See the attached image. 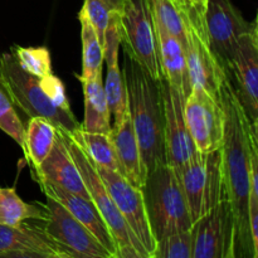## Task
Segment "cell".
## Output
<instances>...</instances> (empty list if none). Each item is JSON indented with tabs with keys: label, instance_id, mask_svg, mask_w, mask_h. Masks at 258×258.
Wrapping results in <instances>:
<instances>
[{
	"label": "cell",
	"instance_id": "6da1fadb",
	"mask_svg": "<svg viewBox=\"0 0 258 258\" xmlns=\"http://www.w3.org/2000/svg\"><path fill=\"white\" fill-rule=\"evenodd\" d=\"M218 100L224 111V139L222 145L224 186L233 211L234 258H253L249 229L251 197V121L239 102L231 80L226 76Z\"/></svg>",
	"mask_w": 258,
	"mask_h": 258
},
{
	"label": "cell",
	"instance_id": "7a4b0ae2",
	"mask_svg": "<svg viewBox=\"0 0 258 258\" xmlns=\"http://www.w3.org/2000/svg\"><path fill=\"white\" fill-rule=\"evenodd\" d=\"M123 55L122 73L131 122L140 146L145 175H148L158 166L168 164L160 81L154 80L125 50Z\"/></svg>",
	"mask_w": 258,
	"mask_h": 258
},
{
	"label": "cell",
	"instance_id": "3957f363",
	"mask_svg": "<svg viewBox=\"0 0 258 258\" xmlns=\"http://www.w3.org/2000/svg\"><path fill=\"white\" fill-rule=\"evenodd\" d=\"M143 194L155 241L191 228L185 194L175 169L169 164L158 166L146 175Z\"/></svg>",
	"mask_w": 258,
	"mask_h": 258
},
{
	"label": "cell",
	"instance_id": "277c9868",
	"mask_svg": "<svg viewBox=\"0 0 258 258\" xmlns=\"http://www.w3.org/2000/svg\"><path fill=\"white\" fill-rule=\"evenodd\" d=\"M0 85L13 105L18 106L29 117L47 118L64 133H75L81 126L72 111L62 110L53 102L42 78L25 72L12 52L0 54Z\"/></svg>",
	"mask_w": 258,
	"mask_h": 258
},
{
	"label": "cell",
	"instance_id": "5b68a950",
	"mask_svg": "<svg viewBox=\"0 0 258 258\" xmlns=\"http://www.w3.org/2000/svg\"><path fill=\"white\" fill-rule=\"evenodd\" d=\"M59 131L64 138L66 145H67L76 165L82 174L86 188L90 193L91 201L97 207L101 216L110 228L111 234L117 246L118 258H150L146 249L136 238L133 229L130 228L127 222L125 221L122 214L116 207L112 197L110 196L105 183L96 169L95 163L90 158L87 151L85 150L82 144L72 133Z\"/></svg>",
	"mask_w": 258,
	"mask_h": 258
},
{
	"label": "cell",
	"instance_id": "8992f818",
	"mask_svg": "<svg viewBox=\"0 0 258 258\" xmlns=\"http://www.w3.org/2000/svg\"><path fill=\"white\" fill-rule=\"evenodd\" d=\"M175 171L193 223L227 198L221 149L207 153L197 151L190 160Z\"/></svg>",
	"mask_w": 258,
	"mask_h": 258
},
{
	"label": "cell",
	"instance_id": "52a82bcc",
	"mask_svg": "<svg viewBox=\"0 0 258 258\" xmlns=\"http://www.w3.org/2000/svg\"><path fill=\"white\" fill-rule=\"evenodd\" d=\"M120 35L123 50L154 80H163L150 0H125L120 17Z\"/></svg>",
	"mask_w": 258,
	"mask_h": 258
},
{
	"label": "cell",
	"instance_id": "ba28073f",
	"mask_svg": "<svg viewBox=\"0 0 258 258\" xmlns=\"http://www.w3.org/2000/svg\"><path fill=\"white\" fill-rule=\"evenodd\" d=\"M184 19L186 27V44L184 50L191 88L201 87L214 97H218L227 73L212 52L204 25V17L191 8L184 13Z\"/></svg>",
	"mask_w": 258,
	"mask_h": 258
},
{
	"label": "cell",
	"instance_id": "9c48e42d",
	"mask_svg": "<svg viewBox=\"0 0 258 258\" xmlns=\"http://www.w3.org/2000/svg\"><path fill=\"white\" fill-rule=\"evenodd\" d=\"M43 207L47 214L43 221V229L62 247L70 258H113L96 237L59 202L47 197Z\"/></svg>",
	"mask_w": 258,
	"mask_h": 258
},
{
	"label": "cell",
	"instance_id": "30bf717a",
	"mask_svg": "<svg viewBox=\"0 0 258 258\" xmlns=\"http://www.w3.org/2000/svg\"><path fill=\"white\" fill-rule=\"evenodd\" d=\"M204 25L212 52L226 71L241 38L253 32V24L242 17L231 0H208Z\"/></svg>",
	"mask_w": 258,
	"mask_h": 258
},
{
	"label": "cell",
	"instance_id": "8fae6325",
	"mask_svg": "<svg viewBox=\"0 0 258 258\" xmlns=\"http://www.w3.org/2000/svg\"><path fill=\"white\" fill-rule=\"evenodd\" d=\"M184 116L197 150L207 153L222 148L226 118L218 97L193 87L184 103Z\"/></svg>",
	"mask_w": 258,
	"mask_h": 258
},
{
	"label": "cell",
	"instance_id": "7c38bea8",
	"mask_svg": "<svg viewBox=\"0 0 258 258\" xmlns=\"http://www.w3.org/2000/svg\"><path fill=\"white\" fill-rule=\"evenodd\" d=\"M193 258H234V217L228 199L194 222Z\"/></svg>",
	"mask_w": 258,
	"mask_h": 258
},
{
	"label": "cell",
	"instance_id": "4fadbf2b",
	"mask_svg": "<svg viewBox=\"0 0 258 258\" xmlns=\"http://www.w3.org/2000/svg\"><path fill=\"white\" fill-rule=\"evenodd\" d=\"M96 169L120 213L133 229L136 238L146 249L149 256L153 258L156 241L149 223L143 189L134 186L125 176L117 171L110 170L100 165H96Z\"/></svg>",
	"mask_w": 258,
	"mask_h": 258
},
{
	"label": "cell",
	"instance_id": "5bb4252c",
	"mask_svg": "<svg viewBox=\"0 0 258 258\" xmlns=\"http://www.w3.org/2000/svg\"><path fill=\"white\" fill-rule=\"evenodd\" d=\"M161 96L164 105V135H165L166 160L175 170H179L190 160L197 150L184 116L185 98L171 87L165 80H160Z\"/></svg>",
	"mask_w": 258,
	"mask_h": 258
},
{
	"label": "cell",
	"instance_id": "9a60e30c",
	"mask_svg": "<svg viewBox=\"0 0 258 258\" xmlns=\"http://www.w3.org/2000/svg\"><path fill=\"white\" fill-rule=\"evenodd\" d=\"M226 73L249 121H253L258 117V48L253 32L241 38Z\"/></svg>",
	"mask_w": 258,
	"mask_h": 258
},
{
	"label": "cell",
	"instance_id": "2e32d148",
	"mask_svg": "<svg viewBox=\"0 0 258 258\" xmlns=\"http://www.w3.org/2000/svg\"><path fill=\"white\" fill-rule=\"evenodd\" d=\"M0 257L70 258L62 247L39 227L0 223Z\"/></svg>",
	"mask_w": 258,
	"mask_h": 258
},
{
	"label": "cell",
	"instance_id": "e0dca14e",
	"mask_svg": "<svg viewBox=\"0 0 258 258\" xmlns=\"http://www.w3.org/2000/svg\"><path fill=\"white\" fill-rule=\"evenodd\" d=\"M121 12H116L112 15L106 30L105 45V62L107 64V75L103 83L107 97L108 106L113 117V126H117L130 115L128 110L127 91H126L125 78L122 70L118 66V48L121 44L120 35V17Z\"/></svg>",
	"mask_w": 258,
	"mask_h": 258
},
{
	"label": "cell",
	"instance_id": "ac0fdd59",
	"mask_svg": "<svg viewBox=\"0 0 258 258\" xmlns=\"http://www.w3.org/2000/svg\"><path fill=\"white\" fill-rule=\"evenodd\" d=\"M35 180L39 184L45 197H50L59 202L78 222H81L96 237V239L112 254L113 258H118L117 246L111 234L110 228L91 199L71 193L42 179H35Z\"/></svg>",
	"mask_w": 258,
	"mask_h": 258
},
{
	"label": "cell",
	"instance_id": "d6986e66",
	"mask_svg": "<svg viewBox=\"0 0 258 258\" xmlns=\"http://www.w3.org/2000/svg\"><path fill=\"white\" fill-rule=\"evenodd\" d=\"M33 175L34 179H42L71 193L91 199L82 174L76 165L66 145L64 138L58 128L57 138L52 150L48 154L45 160L40 164L39 168L33 171Z\"/></svg>",
	"mask_w": 258,
	"mask_h": 258
},
{
	"label": "cell",
	"instance_id": "ffe728a7",
	"mask_svg": "<svg viewBox=\"0 0 258 258\" xmlns=\"http://www.w3.org/2000/svg\"><path fill=\"white\" fill-rule=\"evenodd\" d=\"M155 29L164 80L178 92H180V95L186 100L191 92V82L183 44L156 22Z\"/></svg>",
	"mask_w": 258,
	"mask_h": 258
},
{
	"label": "cell",
	"instance_id": "44dd1931",
	"mask_svg": "<svg viewBox=\"0 0 258 258\" xmlns=\"http://www.w3.org/2000/svg\"><path fill=\"white\" fill-rule=\"evenodd\" d=\"M113 145L118 161L122 168V175L139 189H143L145 183V170H144L143 158L139 146L136 134L134 131L130 115L117 126H112L111 130Z\"/></svg>",
	"mask_w": 258,
	"mask_h": 258
},
{
	"label": "cell",
	"instance_id": "7402d4cb",
	"mask_svg": "<svg viewBox=\"0 0 258 258\" xmlns=\"http://www.w3.org/2000/svg\"><path fill=\"white\" fill-rule=\"evenodd\" d=\"M82 85L83 101H85V118L81 128L87 133L110 134L111 113L106 97L105 86H103L102 75L97 76L93 80H78Z\"/></svg>",
	"mask_w": 258,
	"mask_h": 258
},
{
	"label": "cell",
	"instance_id": "603a6c76",
	"mask_svg": "<svg viewBox=\"0 0 258 258\" xmlns=\"http://www.w3.org/2000/svg\"><path fill=\"white\" fill-rule=\"evenodd\" d=\"M57 138V127L44 117H30L25 127L24 154L32 171L37 170L52 150Z\"/></svg>",
	"mask_w": 258,
	"mask_h": 258
},
{
	"label": "cell",
	"instance_id": "cb8c5ba5",
	"mask_svg": "<svg viewBox=\"0 0 258 258\" xmlns=\"http://www.w3.org/2000/svg\"><path fill=\"white\" fill-rule=\"evenodd\" d=\"M81 23V39H82V72L77 80H93L102 75L105 62L103 45L101 44L95 28L82 12L78 13Z\"/></svg>",
	"mask_w": 258,
	"mask_h": 258
},
{
	"label": "cell",
	"instance_id": "d4e9b609",
	"mask_svg": "<svg viewBox=\"0 0 258 258\" xmlns=\"http://www.w3.org/2000/svg\"><path fill=\"white\" fill-rule=\"evenodd\" d=\"M45 209L43 204H28L18 196L14 188L0 186V223L19 226L28 219L44 221Z\"/></svg>",
	"mask_w": 258,
	"mask_h": 258
},
{
	"label": "cell",
	"instance_id": "484cf974",
	"mask_svg": "<svg viewBox=\"0 0 258 258\" xmlns=\"http://www.w3.org/2000/svg\"><path fill=\"white\" fill-rule=\"evenodd\" d=\"M78 139L96 165L117 171L122 175V168L116 154L115 145L110 134L87 133L80 127L72 133Z\"/></svg>",
	"mask_w": 258,
	"mask_h": 258
},
{
	"label": "cell",
	"instance_id": "4316f807",
	"mask_svg": "<svg viewBox=\"0 0 258 258\" xmlns=\"http://www.w3.org/2000/svg\"><path fill=\"white\" fill-rule=\"evenodd\" d=\"M153 17L166 32L175 37L185 47L186 27L183 10L179 9L173 0H150Z\"/></svg>",
	"mask_w": 258,
	"mask_h": 258
},
{
	"label": "cell",
	"instance_id": "83f0119b",
	"mask_svg": "<svg viewBox=\"0 0 258 258\" xmlns=\"http://www.w3.org/2000/svg\"><path fill=\"white\" fill-rule=\"evenodd\" d=\"M125 0H85L80 12H82L95 28L101 44L105 45L106 30L116 12L123 9Z\"/></svg>",
	"mask_w": 258,
	"mask_h": 258
},
{
	"label": "cell",
	"instance_id": "f1b7e54d",
	"mask_svg": "<svg viewBox=\"0 0 258 258\" xmlns=\"http://www.w3.org/2000/svg\"><path fill=\"white\" fill-rule=\"evenodd\" d=\"M12 54L14 55L20 67L34 77L44 78L53 73L50 53L47 48H30L14 45L12 48Z\"/></svg>",
	"mask_w": 258,
	"mask_h": 258
},
{
	"label": "cell",
	"instance_id": "f546056e",
	"mask_svg": "<svg viewBox=\"0 0 258 258\" xmlns=\"http://www.w3.org/2000/svg\"><path fill=\"white\" fill-rule=\"evenodd\" d=\"M153 258H193V236L190 229L156 241Z\"/></svg>",
	"mask_w": 258,
	"mask_h": 258
},
{
	"label": "cell",
	"instance_id": "4dcf8cb0",
	"mask_svg": "<svg viewBox=\"0 0 258 258\" xmlns=\"http://www.w3.org/2000/svg\"><path fill=\"white\" fill-rule=\"evenodd\" d=\"M0 130L9 135L24 150L25 127L18 117L12 100L0 85Z\"/></svg>",
	"mask_w": 258,
	"mask_h": 258
},
{
	"label": "cell",
	"instance_id": "1f68e13d",
	"mask_svg": "<svg viewBox=\"0 0 258 258\" xmlns=\"http://www.w3.org/2000/svg\"><path fill=\"white\" fill-rule=\"evenodd\" d=\"M249 229L253 244V258H258V199L252 191L249 197Z\"/></svg>",
	"mask_w": 258,
	"mask_h": 258
},
{
	"label": "cell",
	"instance_id": "d6a6232c",
	"mask_svg": "<svg viewBox=\"0 0 258 258\" xmlns=\"http://www.w3.org/2000/svg\"><path fill=\"white\" fill-rule=\"evenodd\" d=\"M249 159H251V191L258 199V148L252 139L249 148Z\"/></svg>",
	"mask_w": 258,
	"mask_h": 258
},
{
	"label": "cell",
	"instance_id": "836d02e7",
	"mask_svg": "<svg viewBox=\"0 0 258 258\" xmlns=\"http://www.w3.org/2000/svg\"><path fill=\"white\" fill-rule=\"evenodd\" d=\"M188 2L190 3L191 7H193L194 9H196L197 12L202 15V17H204V12H206L207 3H208V0H188Z\"/></svg>",
	"mask_w": 258,
	"mask_h": 258
},
{
	"label": "cell",
	"instance_id": "e575fe53",
	"mask_svg": "<svg viewBox=\"0 0 258 258\" xmlns=\"http://www.w3.org/2000/svg\"><path fill=\"white\" fill-rule=\"evenodd\" d=\"M251 134L252 139H253L254 144H256L258 148V117L254 118L253 121H251Z\"/></svg>",
	"mask_w": 258,
	"mask_h": 258
},
{
	"label": "cell",
	"instance_id": "d590c367",
	"mask_svg": "<svg viewBox=\"0 0 258 258\" xmlns=\"http://www.w3.org/2000/svg\"><path fill=\"white\" fill-rule=\"evenodd\" d=\"M173 2L175 3L176 7L180 10H183V12H188V10H190L191 8H193L188 0H173Z\"/></svg>",
	"mask_w": 258,
	"mask_h": 258
},
{
	"label": "cell",
	"instance_id": "8d00e7d4",
	"mask_svg": "<svg viewBox=\"0 0 258 258\" xmlns=\"http://www.w3.org/2000/svg\"><path fill=\"white\" fill-rule=\"evenodd\" d=\"M253 34L258 35V14H257V19H256V23L253 24Z\"/></svg>",
	"mask_w": 258,
	"mask_h": 258
},
{
	"label": "cell",
	"instance_id": "74e56055",
	"mask_svg": "<svg viewBox=\"0 0 258 258\" xmlns=\"http://www.w3.org/2000/svg\"><path fill=\"white\" fill-rule=\"evenodd\" d=\"M253 38H254V43H256V45H257V48H258V35L253 34Z\"/></svg>",
	"mask_w": 258,
	"mask_h": 258
}]
</instances>
